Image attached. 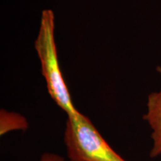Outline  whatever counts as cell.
Here are the masks:
<instances>
[{"instance_id":"cell-1","label":"cell","mask_w":161,"mask_h":161,"mask_svg":"<svg viewBox=\"0 0 161 161\" xmlns=\"http://www.w3.org/2000/svg\"><path fill=\"white\" fill-rule=\"evenodd\" d=\"M55 14L52 10L42 11L39 31L35 41V49L41 65L48 92L54 102L67 116L78 114L64 80L58 61L55 39Z\"/></svg>"},{"instance_id":"cell-2","label":"cell","mask_w":161,"mask_h":161,"mask_svg":"<svg viewBox=\"0 0 161 161\" xmlns=\"http://www.w3.org/2000/svg\"><path fill=\"white\" fill-rule=\"evenodd\" d=\"M64 142L70 161H127L109 146L90 119L80 112L67 116Z\"/></svg>"},{"instance_id":"cell-3","label":"cell","mask_w":161,"mask_h":161,"mask_svg":"<svg viewBox=\"0 0 161 161\" xmlns=\"http://www.w3.org/2000/svg\"><path fill=\"white\" fill-rule=\"evenodd\" d=\"M161 77V66L157 67ZM146 113L143 119L149 125L152 134V146L149 155L152 158L161 157V87L159 91L153 92L148 96Z\"/></svg>"},{"instance_id":"cell-4","label":"cell","mask_w":161,"mask_h":161,"mask_svg":"<svg viewBox=\"0 0 161 161\" xmlns=\"http://www.w3.org/2000/svg\"><path fill=\"white\" fill-rule=\"evenodd\" d=\"M39 161H65V159L58 154L46 152L42 154Z\"/></svg>"},{"instance_id":"cell-5","label":"cell","mask_w":161,"mask_h":161,"mask_svg":"<svg viewBox=\"0 0 161 161\" xmlns=\"http://www.w3.org/2000/svg\"><path fill=\"white\" fill-rule=\"evenodd\" d=\"M65 161H70V160H65Z\"/></svg>"}]
</instances>
